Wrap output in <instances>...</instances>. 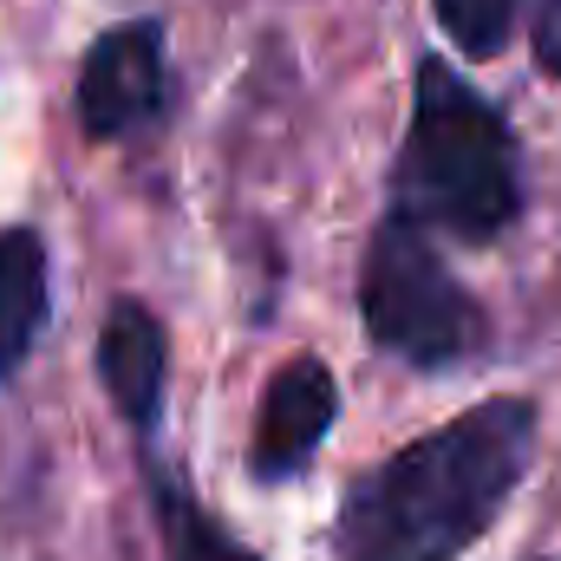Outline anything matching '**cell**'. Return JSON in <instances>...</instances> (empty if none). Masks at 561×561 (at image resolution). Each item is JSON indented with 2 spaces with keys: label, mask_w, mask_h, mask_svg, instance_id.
Here are the masks:
<instances>
[{
  "label": "cell",
  "mask_w": 561,
  "mask_h": 561,
  "mask_svg": "<svg viewBox=\"0 0 561 561\" xmlns=\"http://www.w3.org/2000/svg\"><path fill=\"white\" fill-rule=\"evenodd\" d=\"M340 419V386L327 373L320 353H294L262 392V419H255V444H249V477L255 483H287L313 463L320 437Z\"/></svg>",
  "instance_id": "5b68a950"
},
{
  "label": "cell",
  "mask_w": 561,
  "mask_h": 561,
  "mask_svg": "<svg viewBox=\"0 0 561 561\" xmlns=\"http://www.w3.org/2000/svg\"><path fill=\"white\" fill-rule=\"evenodd\" d=\"M437 26H444V39H450L470 66H483V59H496V53L510 46V33H516V0H437Z\"/></svg>",
  "instance_id": "9c48e42d"
},
{
  "label": "cell",
  "mask_w": 561,
  "mask_h": 561,
  "mask_svg": "<svg viewBox=\"0 0 561 561\" xmlns=\"http://www.w3.org/2000/svg\"><path fill=\"white\" fill-rule=\"evenodd\" d=\"M359 313H366L373 346L419 366V373H444V366L490 353V313L444 268L437 242L399 216H386L366 242Z\"/></svg>",
  "instance_id": "3957f363"
},
{
  "label": "cell",
  "mask_w": 561,
  "mask_h": 561,
  "mask_svg": "<svg viewBox=\"0 0 561 561\" xmlns=\"http://www.w3.org/2000/svg\"><path fill=\"white\" fill-rule=\"evenodd\" d=\"M529 46H536V66H542L549 79H561V0H536Z\"/></svg>",
  "instance_id": "30bf717a"
},
{
  "label": "cell",
  "mask_w": 561,
  "mask_h": 561,
  "mask_svg": "<svg viewBox=\"0 0 561 561\" xmlns=\"http://www.w3.org/2000/svg\"><path fill=\"white\" fill-rule=\"evenodd\" d=\"M163 373H170V340L157 327V313L138 300H118L112 320H105V340H99V379L118 405V419L131 424L138 437L157 431L163 412Z\"/></svg>",
  "instance_id": "8992f818"
},
{
  "label": "cell",
  "mask_w": 561,
  "mask_h": 561,
  "mask_svg": "<svg viewBox=\"0 0 561 561\" xmlns=\"http://www.w3.org/2000/svg\"><path fill=\"white\" fill-rule=\"evenodd\" d=\"M170 105V53L157 20L112 26L79 66V125L92 144L144 138Z\"/></svg>",
  "instance_id": "277c9868"
},
{
  "label": "cell",
  "mask_w": 561,
  "mask_h": 561,
  "mask_svg": "<svg viewBox=\"0 0 561 561\" xmlns=\"http://www.w3.org/2000/svg\"><path fill=\"white\" fill-rule=\"evenodd\" d=\"M157 529H163V561H262L176 483H157Z\"/></svg>",
  "instance_id": "ba28073f"
},
{
  "label": "cell",
  "mask_w": 561,
  "mask_h": 561,
  "mask_svg": "<svg viewBox=\"0 0 561 561\" xmlns=\"http://www.w3.org/2000/svg\"><path fill=\"white\" fill-rule=\"evenodd\" d=\"M46 307H53V287H46V242L39 229L13 222L0 229V379H13L39 333H46Z\"/></svg>",
  "instance_id": "52a82bcc"
},
{
  "label": "cell",
  "mask_w": 561,
  "mask_h": 561,
  "mask_svg": "<svg viewBox=\"0 0 561 561\" xmlns=\"http://www.w3.org/2000/svg\"><path fill=\"white\" fill-rule=\"evenodd\" d=\"M529 463L536 405L483 399L353 477L333 516V561H457L496 529Z\"/></svg>",
  "instance_id": "6da1fadb"
},
{
  "label": "cell",
  "mask_w": 561,
  "mask_h": 561,
  "mask_svg": "<svg viewBox=\"0 0 561 561\" xmlns=\"http://www.w3.org/2000/svg\"><path fill=\"white\" fill-rule=\"evenodd\" d=\"M392 216L463 249L496 242L523 216V150L503 112L450 66L424 59L392 170Z\"/></svg>",
  "instance_id": "7a4b0ae2"
}]
</instances>
